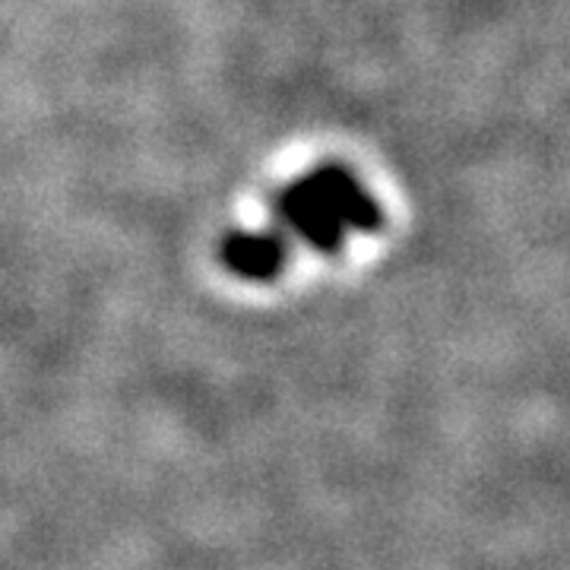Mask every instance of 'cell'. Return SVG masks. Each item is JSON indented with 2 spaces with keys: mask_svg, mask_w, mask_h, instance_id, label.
I'll return each instance as SVG.
<instances>
[{
  "mask_svg": "<svg viewBox=\"0 0 570 570\" xmlns=\"http://www.w3.org/2000/svg\"><path fill=\"white\" fill-rule=\"evenodd\" d=\"M273 209L285 232L321 254L340 250L352 232L381 225V206L343 165H321L302 175L279 190Z\"/></svg>",
  "mask_w": 570,
  "mask_h": 570,
  "instance_id": "cell-1",
  "label": "cell"
},
{
  "mask_svg": "<svg viewBox=\"0 0 570 570\" xmlns=\"http://www.w3.org/2000/svg\"><path fill=\"white\" fill-rule=\"evenodd\" d=\"M285 238L279 232H232L223 242V264L250 283H269L285 264Z\"/></svg>",
  "mask_w": 570,
  "mask_h": 570,
  "instance_id": "cell-2",
  "label": "cell"
}]
</instances>
